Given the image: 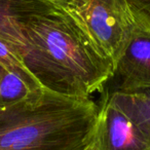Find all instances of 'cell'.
<instances>
[{"mask_svg":"<svg viewBox=\"0 0 150 150\" xmlns=\"http://www.w3.org/2000/svg\"><path fill=\"white\" fill-rule=\"evenodd\" d=\"M57 5L50 0H0V39L19 56L24 26Z\"/></svg>","mask_w":150,"mask_h":150,"instance_id":"8992f818","label":"cell"},{"mask_svg":"<svg viewBox=\"0 0 150 150\" xmlns=\"http://www.w3.org/2000/svg\"><path fill=\"white\" fill-rule=\"evenodd\" d=\"M92 144L96 150H150V137L106 94L99 107Z\"/></svg>","mask_w":150,"mask_h":150,"instance_id":"277c9868","label":"cell"},{"mask_svg":"<svg viewBox=\"0 0 150 150\" xmlns=\"http://www.w3.org/2000/svg\"><path fill=\"white\" fill-rule=\"evenodd\" d=\"M50 1H52V2H54L57 4V3L60 2V1H62V0H50Z\"/></svg>","mask_w":150,"mask_h":150,"instance_id":"8fae6325","label":"cell"},{"mask_svg":"<svg viewBox=\"0 0 150 150\" xmlns=\"http://www.w3.org/2000/svg\"><path fill=\"white\" fill-rule=\"evenodd\" d=\"M138 21L150 27V0H127Z\"/></svg>","mask_w":150,"mask_h":150,"instance_id":"9c48e42d","label":"cell"},{"mask_svg":"<svg viewBox=\"0 0 150 150\" xmlns=\"http://www.w3.org/2000/svg\"><path fill=\"white\" fill-rule=\"evenodd\" d=\"M57 4L80 24L115 66L138 24L127 0H62Z\"/></svg>","mask_w":150,"mask_h":150,"instance_id":"3957f363","label":"cell"},{"mask_svg":"<svg viewBox=\"0 0 150 150\" xmlns=\"http://www.w3.org/2000/svg\"><path fill=\"white\" fill-rule=\"evenodd\" d=\"M42 90L34 78L3 69L0 75V106L23 101Z\"/></svg>","mask_w":150,"mask_h":150,"instance_id":"ba28073f","label":"cell"},{"mask_svg":"<svg viewBox=\"0 0 150 150\" xmlns=\"http://www.w3.org/2000/svg\"><path fill=\"white\" fill-rule=\"evenodd\" d=\"M109 98L150 137V88L107 93Z\"/></svg>","mask_w":150,"mask_h":150,"instance_id":"52a82bcc","label":"cell"},{"mask_svg":"<svg viewBox=\"0 0 150 150\" xmlns=\"http://www.w3.org/2000/svg\"><path fill=\"white\" fill-rule=\"evenodd\" d=\"M19 56L43 90L69 98L103 91L114 72L113 61L59 5L24 26Z\"/></svg>","mask_w":150,"mask_h":150,"instance_id":"6da1fadb","label":"cell"},{"mask_svg":"<svg viewBox=\"0 0 150 150\" xmlns=\"http://www.w3.org/2000/svg\"><path fill=\"white\" fill-rule=\"evenodd\" d=\"M82 150H96V148H95V147H94V145H93V144L91 143L90 145H88L86 148H83Z\"/></svg>","mask_w":150,"mask_h":150,"instance_id":"30bf717a","label":"cell"},{"mask_svg":"<svg viewBox=\"0 0 150 150\" xmlns=\"http://www.w3.org/2000/svg\"><path fill=\"white\" fill-rule=\"evenodd\" d=\"M99 106L42 90L0 106V150H82L92 143Z\"/></svg>","mask_w":150,"mask_h":150,"instance_id":"7a4b0ae2","label":"cell"},{"mask_svg":"<svg viewBox=\"0 0 150 150\" xmlns=\"http://www.w3.org/2000/svg\"><path fill=\"white\" fill-rule=\"evenodd\" d=\"M138 20V19H137ZM112 92H135L150 88V27L138 24L114 66Z\"/></svg>","mask_w":150,"mask_h":150,"instance_id":"5b68a950","label":"cell"},{"mask_svg":"<svg viewBox=\"0 0 150 150\" xmlns=\"http://www.w3.org/2000/svg\"><path fill=\"white\" fill-rule=\"evenodd\" d=\"M3 69H4V68H3V67L0 66V75H1V73H2V70H3Z\"/></svg>","mask_w":150,"mask_h":150,"instance_id":"7c38bea8","label":"cell"}]
</instances>
